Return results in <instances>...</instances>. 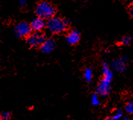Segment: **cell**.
I'll list each match as a JSON object with an SVG mask.
<instances>
[{
	"label": "cell",
	"instance_id": "6da1fadb",
	"mask_svg": "<svg viewBox=\"0 0 133 120\" xmlns=\"http://www.w3.org/2000/svg\"><path fill=\"white\" fill-rule=\"evenodd\" d=\"M69 21L62 19L58 17H52L46 21V28L52 34H61L66 30L69 25Z\"/></svg>",
	"mask_w": 133,
	"mask_h": 120
},
{
	"label": "cell",
	"instance_id": "7a4b0ae2",
	"mask_svg": "<svg viewBox=\"0 0 133 120\" xmlns=\"http://www.w3.org/2000/svg\"><path fill=\"white\" fill-rule=\"evenodd\" d=\"M35 12L37 17L43 19H50L54 17L56 9L53 5L48 2H41L35 9Z\"/></svg>",
	"mask_w": 133,
	"mask_h": 120
},
{
	"label": "cell",
	"instance_id": "3957f363",
	"mask_svg": "<svg viewBox=\"0 0 133 120\" xmlns=\"http://www.w3.org/2000/svg\"><path fill=\"white\" fill-rule=\"evenodd\" d=\"M46 40L45 36L41 31H34L31 33V34L27 37L28 43L33 47H37L40 46L44 43Z\"/></svg>",
	"mask_w": 133,
	"mask_h": 120
},
{
	"label": "cell",
	"instance_id": "277c9868",
	"mask_svg": "<svg viewBox=\"0 0 133 120\" xmlns=\"http://www.w3.org/2000/svg\"><path fill=\"white\" fill-rule=\"evenodd\" d=\"M31 24H29L27 22H21L18 24L16 25L15 28V32L17 37H28L31 34Z\"/></svg>",
	"mask_w": 133,
	"mask_h": 120
},
{
	"label": "cell",
	"instance_id": "5b68a950",
	"mask_svg": "<svg viewBox=\"0 0 133 120\" xmlns=\"http://www.w3.org/2000/svg\"><path fill=\"white\" fill-rule=\"evenodd\" d=\"M110 83L111 81L103 78L99 82L97 87V93L102 97H106L109 94L110 91Z\"/></svg>",
	"mask_w": 133,
	"mask_h": 120
},
{
	"label": "cell",
	"instance_id": "8992f818",
	"mask_svg": "<svg viewBox=\"0 0 133 120\" xmlns=\"http://www.w3.org/2000/svg\"><path fill=\"white\" fill-rule=\"evenodd\" d=\"M112 66L115 71L118 72H123L126 69V58L122 57L120 59L113 60Z\"/></svg>",
	"mask_w": 133,
	"mask_h": 120
},
{
	"label": "cell",
	"instance_id": "52a82bcc",
	"mask_svg": "<svg viewBox=\"0 0 133 120\" xmlns=\"http://www.w3.org/2000/svg\"><path fill=\"white\" fill-rule=\"evenodd\" d=\"M56 47V43L52 39H46L44 43L41 45V50L42 52L48 54L52 52Z\"/></svg>",
	"mask_w": 133,
	"mask_h": 120
},
{
	"label": "cell",
	"instance_id": "ba28073f",
	"mask_svg": "<svg viewBox=\"0 0 133 120\" xmlns=\"http://www.w3.org/2000/svg\"><path fill=\"white\" fill-rule=\"evenodd\" d=\"M46 25V23L45 22V20L39 17L35 18L31 23V28L34 31H41Z\"/></svg>",
	"mask_w": 133,
	"mask_h": 120
},
{
	"label": "cell",
	"instance_id": "9c48e42d",
	"mask_svg": "<svg viewBox=\"0 0 133 120\" xmlns=\"http://www.w3.org/2000/svg\"><path fill=\"white\" fill-rule=\"evenodd\" d=\"M80 40V34L77 30H72L66 37V41L71 45L77 44Z\"/></svg>",
	"mask_w": 133,
	"mask_h": 120
},
{
	"label": "cell",
	"instance_id": "30bf717a",
	"mask_svg": "<svg viewBox=\"0 0 133 120\" xmlns=\"http://www.w3.org/2000/svg\"><path fill=\"white\" fill-rule=\"evenodd\" d=\"M103 71V78L107 79V80L112 81L113 77V74L112 70L110 69V68L109 67V65L106 63L103 62L102 66Z\"/></svg>",
	"mask_w": 133,
	"mask_h": 120
},
{
	"label": "cell",
	"instance_id": "8fae6325",
	"mask_svg": "<svg viewBox=\"0 0 133 120\" xmlns=\"http://www.w3.org/2000/svg\"><path fill=\"white\" fill-rule=\"evenodd\" d=\"M84 78L88 82H90L92 80L93 78V72L91 69H86L84 72Z\"/></svg>",
	"mask_w": 133,
	"mask_h": 120
},
{
	"label": "cell",
	"instance_id": "7c38bea8",
	"mask_svg": "<svg viewBox=\"0 0 133 120\" xmlns=\"http://www.w3.org/2000/svg\"><path fill=\"white\" fill-rule=\"evenodd\" d=\"M99 94L97 93L96 94H93L92 96H91V103H92L94 106H98L100 105V99H99Z\"/></svg>",
	"mask_w": 133,
	"mask_h": 120
},
{
	"label": "cell",
	"instance_id": "4fadbf2b",
	"mask_svg": "<svg viewBox=\"0 0 133 120\" xmlns=\"http://www.w3.org/2000/svg\"><path fill=\"white\" fill-rule=\"evenodd\" d=\"M125 111L129 114L133 115V100L129 101L125 105Z\"/></svg>",
	"mask_w": 133,
	"mask_h": 120
},
{
	"label": "cell",
	"instance_id": "5bb4252c",
	"mask_svg": "<svg viewBox=\"0 0 133 120\" xmlns=\"http://www.w3.org/2000/svg\"><path fill=\"white\" fill-rule=\"evenodd\" d=\"M11 117V114L9 112H2L1 113V116H0V118L1 120H9L10 119Z\"/></svg>",
	"mask_w": 133,
	"mask_h": 120
},
{
	"label": "cell",
	"instance_id": "9a60e30c",
	"mask_svg": "<svg viewBox=\"0 0 133 120\" xmlns=\"http://www.w3.org/2000/svg\"><path fill=\"white\" fill-rule=\"evenodd\" d=\"M113 120H120L123 119V112L121 110H117L114 114L113 116Z\"/></svg>",
	"mask_w": 133,
	"mask_h": 120
},
{
	"label": "cell",
	"instance_id": "2e32d148",
	"mask_svg": "<svg viewBox=\"0 0 133 120\" xmlns=\"http://www.w3.org/2000/svg\"><path fill=\"white\" fill-rule=\"evenodd\" d=\"M130 42H131V37H129V36L124 37H123V38L121 39V40H120V43L123 44V45H127V44H129Z\"/></svg>",
	"mask_w": 133,
	"mask_h": 120
},
{
	"label": "cell",
	"instance_id": "e0dca14e",
	"mask_svg": "<svg viewBox=\"0 0 133 120\" xmlns=\"http://www.w3.org/2000/svg\"><path fill=\"white\" fill-rule=\"evenodd\" d=\"M26 0H21L20 1V5L21 7H24L26 5Z\"/></svg>",
	"mask_w": 133,
	"mask_h": 120
},
{
	"label": "cell",
	"instance_id": "ac0fdd59",
	"mask_svg": "<svg viewBox=\"0 0 133 120\" xmlns=\"http://www.w3.org/2000/svg\"><path fill=\"white\" fill-rule=\"evenodd\" d=\"M129 14L131 15L132 17H133V5H132L129 8Z\"/></svg>",
	"mask_w": 133,
	"mask_h": 120
},
{
	"label": "cell",
	"instance_id": "d6986e66",
	"mask_svg": "<svg viewBox=\"0 0 133 120\" xmlns=\"http://www.w3.org/2000/svg\"><path fill=\"white\" fill-rule=\"evenodd\" d=\"M105 120H113V118H110V117H108V118H107Z\"/></svg>",
	"mask_w": 133,
	"mask_h": 120
},
{
	"label": "cell",
	"instance_id": "ffe728a7",
	"mask_svg": "<svg viewBox=\"0 0 133 120\" xmlns=\"http://www.w3.org/2000/svg\"><path fill=\"white\" fill-rule=\"evenodd\" d=\"M120 120H129L128 118H123V119H121Z\"/></svg>",
	"mask_w": 133,
	"mask_h": 120
}]
</instances>
